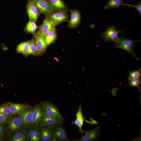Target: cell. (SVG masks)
I'll list each match as a JSON object with an SVG mask.
<instances>
[{"label": "cell", "instance_id": "21", "mask_svg": "<svg viewBox=\"0 0 141 141\" xmlns=\"http://www.w3.org/2000/svg\"><path fill=\"white\" fill-rule=\"evenodd\" d=\"M57 38V33L56 27L50 31L45 37V42L47 46L53 43Z\"/></svg>", "mask_w": 141, "mask_h": 141}, {"label": "cell", "instance_id": "14", "mask_svg": "<svg viewBox=\"0 0 141 141\" xmlns=\"http://www.w3.org/2000/svg\"><path fill=\"white\" fill-rule=\"evenodd\" d=\"M33 109L34 108L32 109L28 108L19 113L22 119V126L25 127L30 126Z\"/></svg>", "mask_w": 141, "mask_h": 141}, {"label": "cell", "instance_id": "12", "mask_svg": "<svg viewBox=\"0 0 141 141\" xmlns=\"http://www.w3.org/2000/svg\"><path fill=\"white\" fill-rule=\"evenodd\" d=\"M56 27L53 21L48 17L46 16L37 32L45 37L50 31Z\"/></svg>", "mask_w": 141, "mask_h": 141}, {"label": "cell", "instance_id": "32", "mask_svg": "<svg viewBox=\"0 0 141 141\" xmlns=\"http://www.w3.org/2000/svg\"><path fill=\"white\" fill-rule=\"evenodd\" d=\"M5 128L4 124H0V138L4 134Z\"/></svg>", "mask_w": 141, "mask_h": 141}, {"label": "cell", "instance_id": "20", "mask_svg": "<svg viewBox=\"0 0 141 141\" xmlns=\"http://www.w3.org/2000/svg\"><path fill=\"white\" fill-rule=\"evenodd\" d=\"M54 11L67 10V7L62 0H47Z\"/></svg>", "mask_w": 141, "mask_h": 141}, {"label": "cell", "instance_id": "15", "mask_svg": "<svg viewBox=\"0 0 141 141\" xmlns=\"http://www.w3.org/2000/svg\"><path fill=\"white\" fill-rule=\"evenodd\" d=\"M15 132L8 138L10 141H28L29 138L28 134L24 130L17 131Z\"/></svg>", "mask_w": 141, "mask_h": 141}, {"label": "cell", "instance_id": "10", "mask_svg": "<svg viewBox=\"0 0 141 141\" xmlns=\"http://www.w3.org/2000/svg\"><path fill=\"white\" fill-rule=\"evenodd\" d=\"M42 106L36 104L34 107L30 126L33 127L39 125L42 117Z\"/></svg>", "mask_w": 141, "mask_h": 141}, {"label": "cell", "instance_id": "5", "mask_svg": "<svg viewBox=\"0 0 141 141\" xmlns=\"http://www.w3.org/2000/svg\"><path fill=\"white\" fill-rule=\"evenodd\" d=\"M45 36L37 31L34 36L36 48V55H40L46 51L47 46L45 39Z\"/></svg>", "mask_w": 141, "mask_h": 141}, {"label": "cell", "instance_id": "1", "mask_svg": "<svg viewBox=\"0 0 141 141\" xmlns=\"http://www.w3.org/2000/svg\"><path fill=\"white\" fill-rule=\"evenodd\" d=\"M137 41L133 40L132 39L121 37L115 43V46L117 48L124 50L132 55L133 57L136 56L134 51V44Z\"/></svg>", "mask_w": 141, "mask_h": 141}, {"label": "cell", "instance_id": "28", "mask_svg": "<svg viewBox=\"0 0 141 141\" xmlns=\"http://www.w3.org/2000/svg\"><path fill=\"white\" fill-rule=\"evenodd\" d=\"M140 79V78H128L130 86L136 87L140 92L141 90L139 87L141 83Z\"/></svg>", "mask_w": 141, "mask_h": 141}, {"label": "cell", "instance_id": "34", "mask_svg": "<svg viewBox=\"0 0 141 141\" xmlns=\"http://www.w3.org/2000/svg\"><path fill=\"white\" fill-rule=\"evenodd\" d=\"M32 0V1H35V0Z\"/></svg>", "mask_w": 141, "mask_h": 141}, {"label": "cell", "instance_id": "6", "mask_svg": "<svg viewBox=\"0 0 141 141\" xmlns=\"http://www.w3.org/2000/svg\"><path fill=\"white\" fill-rule=\"evenodd\" d=\"M40 14L47 16L54 11L47 0H36L33 1Z\"/></svg>", "mask_w": 141, "mask_h": 141}, {"label": "cell", "instance_id": "26", "mask_svg": "<svg viewBox=\"0 0 141 141\" xmlns=\"http://www.w3.org/2000/svg\"><path fill=\"white\" fill-rule=\"evenodd\" d=\"M8 104V103H7L0 105V113L10 119L11 118L13 114L9 107Z\"/></svg>", "mask_w": 141, "mask_h": 141}, {"label": "cell", "instance_id": "7", "mask_svg": "<svg viewBox=\"0 0 141 141\" xmlns=\"http://www.w3.org/2000/svg\"><path fill=\"white\" fill-rule=\"evenodd\" d=\"M52 137L55 138L57 141H70L66 133L62 123H61L53 127Z\"/></svg>", "mask_w": 141, "mask_h": 141}, {"label": "cell", "instance_id": "4", "mask_svg": "<svg viewBox=\"0 0 141 141\" xmlns=\"http://www.w3.org/2000/svg\"><path fill=\"white\" fill-rule=\"evenodd\" d=\"M46 16L53 21L56 27L61 23L67 21L69 18L67 10L54 11Z\"/></svg>", "mask_w": 141, "mask_h": 141}, {"label": "cell", "instance_id": "27", "mask_svg": "<svg viewBox=\"0 0 141 141\" xmlns=\"http://www.w3.org/2000/svg\"><path fill=\"white\" fill-rule=\"evenodd\" d=\"M24 55L26 56L30 55H36V48L34 38L31 40V43L28 49Z\"/></svg>", "mask_w": 141, "mask_h": 141}, {"label": "cell", "instance_id": "13", "mask_svg": "<svg viewBox=\"0 0 141 141\" xmlns=\"http://www.w3.org/2000/svg\"><path fill=\"white\" fill-rule=\"evenodd\" d=\"M70 16V19L68 21L69 28H74L77 27L81 21V15L78 10H69Z\"/></svg>", "mask_w": 141, "mask_h": 141}, {"label": "cell", "instance_id": "33", "mask_svg": "<svg viewBox=\"0 0 141 141\" xmlns=\"http://www.w3.org/2000/svg\"><path fill=\"white\" fill-rule=\"evenodd\" d=\"M50 141H57V140L54 138L52 137Z\"/></svg>", "mask_w": 141, "mask_h": 141}, {"label": "cell", "instance_id": "19", "mask_svg": "<svg viewBox=\"0 0 141 141\" xmlns=\"http://www.w3.org/2000/svg\"><path fill=\"white\" fill-rule=\"evenodd\" d=\"M53 128L47 126L42 127L41 131V140L50 141L52 138Z\"/></svg>", "mask_w": 141, "mask_h": 141}, {"label": "cell", "instance_id": "31", "mask_svg": "<svg viewBox=\"0 0 141 141\" xmlns=\"http://www.w3.org/2000/svg\"><path fill=\"white\" fill-rule=\"evenodd\" d=\"M9 120L8 118L0 113V124L8 123Z\"/></svg>", "mask_w": 141, "mask_h": 141}, {"label": "cell", "instance_id": "8", "mask_svg": "<svg viewBox=\"0 0 141 141\" xmlns=\"http://www.w3.org/2000/svg\"><path fill=\"white\" fill-rule=\"evenodd\" d=\"M85 134L80 138L72 140L73 141H91L97 139L101 132L100 127L99 126H97L94 129L91 131H83V132Z\"/></svg>", "mask_w": 141, "mask_h": 141}, {"label": "cell", "instance_id": "29", "mask_svg": "<svg viewBox=\"0 0 141 141\" xmlns=\"http://www.w3.org/2000/svg\"><path fill=\"white\" fill-rule=\"evenodd\" d=\"M141 70L140 68L138 70L129 71L128 78H140Z\"/></svg>", "mask_w": 141, "mask_h": 141}, {"label": "cell", "instance_id": "3", "mask_svg": "<svg viewBox=\"0 0 141 141\" xmlns=\"http://www.w3.org/2000/svg\"><path fill=\"white\" fill-rule=\"evenodd\" d=\"M42 111L48 114L53 118L62 122L63 118L57 108L53 104L48 102L43 103Z\"/></svg>", "mask_w": 141, "mask_h": 141}, {"label": "cell", "instance_id": "2", "mask_svg": "<svg viewBox=\"0 0 141 141\" xmlns=\"http://www.w3.org/2000/svg\"><path fill=\"white\" fill-rule=\"evenodd\" d=\"M127 29L117 30L116 26L111 25L107 28L104 33H101L100 36L105 42L110 41L115 42L119 38L118 36L119 33L124 32Z\"/></svg>", "mask_w": 141, "mask_h": 141}, {"label": "cell", "instance_id": "30", "mask_svg": "<svg viewBox=\"0 0 141 141\" xmlns=\"http://www.w3.org/2000/svg\"><path fill=\"white\" fill-rule=\"evenodd\" d=\"M124 5H127L128 6L133 7L135 8L138 11L139 14H141V1H139L138 3L136 5H134L129 4H124Z\"/></svg>", "mask_w": 141, "mask_h": 141}, {"label": "cell", "instance_id": "9", "mask_svg": "<svg viewBox=\"0 0 141 141\" xmlns=\"http://www.w3.org/2000/svg\"><path fill=\"white\" fill-rule=\"evenodd\" d=\"M26 8L30 20L36 22L40 14L38 10L33 1L28 0Z\"/></svg>", "mask_w": 141, "mask_h": 141}, {"label": "cell", "instance_id": "25", "mask_svg": "<svg viewBox=\"0 0 141 141\" xmlns=\"http://www.w3.org/2000/svg\"><path fill=\"white\" fill-rule=\"evenodd\" d=\"M31 42V40L19 44L16 48V51L17 52L24 55L28 49Z\"/></svg>", "mask_w": 141, "mask_h": 141}, {"label": "cell", "instance_id": "23", "mask_svg": "<svg viewBox=\"0 0 141 141\" xmlns=\"http://www.w3.org/2000/svg\"><path fill=\"white\" fill-rule=\"evenodd\" d=\"M62 122L54 118H52L47 120L41 119L39 123L41 127L47 126L53 128Z\"/></svg>", "mask_w": 141, "mask_h": 141}, {"label": "cell", "instance_id": "22", "mask_svg": "<svg viewBox=\"0 0 141 141\" xmlns=\"http://www.w3.org/2000/svg\"><path fill=\"white\" fill-rule=\"evenodd\" d=\"M123 0H109L104 7V9H109L112 8H118L119 7L124 5Z\"/></svg>", "mask_w": 141, "mask_h": 141}, {"label": "cell", "instance_id": "24", "mask_svg": "<svg viewBox=\"0 0 141 141\" xmlns=\"http://www.w3.org/2000/svg\"><path fill=\"white\" fill-rule=\"evenodd\" d=\"M36 22L30 20L26 24L25 28V31L27 33H30L34 35L36 30L38 28V26Z\"/></svg>", "mask_w": 141, "mask_h": 141}, {"label": "cell", "instance_id": "17", "mask_svg": "<svg viewBox=\"0 0 141 141\" xmlns=\"http://www.w3.org/2000/svg\"><path fill=\"white\" fill-rule=\"evenodd\" d=\"M8 105L13 115L19 114L29 107L27 104L12 102H8Z\"/></svg>", "mask_w": 141, "mask_h": 141}, {"label": "cell", "instance_id": "11", "mask_svg": "<svg viewBox=\"0 0 141 141\" xmlns=\"http://www.w3.org/2000/svg\"><path fill=\"white\" fill-rule=\"evenodd\" d=\"M10 119L8 122L7 129L11 132L18 131L22 126V120L21 116L19 115Z\"/></svg>", "mask_w": 141, "mask_h": 141}, {"label": "cell", "instance_id": "16", "mask_svg": "<svg viewBox=\"0 0 141 141\" xmlns=\"http://www.w3.org/2000/svg\"><path fill=\"white\" fill-rule=\"evenodd\" d=\"M76 117L75 120L72 122L71 125H75L77 126L79 128V132H80L82 133L83 131L82 130V128L85 120L82 114L81 104L80 105L79 107L76 114Z\"/></svg>", "mask_w": 141, "mask_h": 141}, {"label": "cell", "instance_id": "18", "mask_svg": "<svg viewBox=\"0 0 141 141\" xmlns=\"http://www.w3.org/2000/svg\"><path fill=\"white\" fill-rule=\"evenodd\" d=\"M38 125L29 129L28 131L29 138L31 141H39L41 140V128Z\"/></svg>", "mask_w": 141, "mask_h": 141}]
</instances>
